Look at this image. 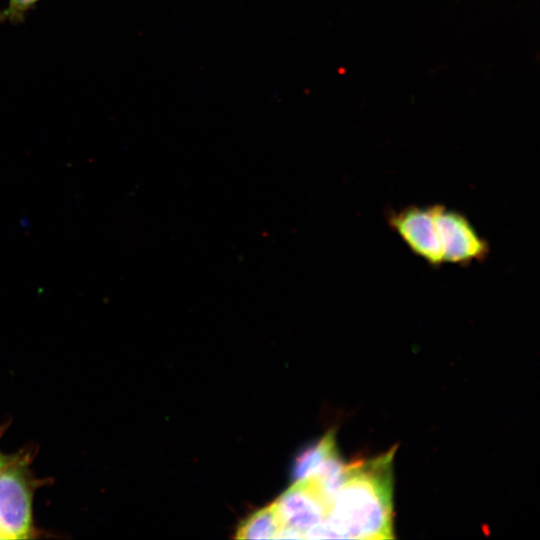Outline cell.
<instances>
[{
  "label": "cell",
  "instance_id": "1",
  "mask_svg": "<svg viewBox=\"0 0 540 540\" xmlns=\"http://www.w3.org/2000/svg\"><path fill=\"white\" fill-rule=\"evenodd\" d=\"M397 447L346 465L325 524L332 539L394 538L393 460Z\"/></svg>",
  "mask_w": 540,
  "mask_h": 540
},
{
  "label": "cell",
  "instance_id": "2",
  "mask_svg": "<svg viewBox=\"0 0 540 540\" xmlns=\"http://www.w3.org/2000/svg\"><path fill=\"white\" fill-rule=\"evenodd\" d=\"M433 206L444 262L467 267L486 260L490 245L468 217L443 204Z\"/></svg>",
  "mask_w": 540,
  "mask_h": 540
},
{
  "label": "cell",
  "instance_id": "3",
  "mask_svg": "<svg viewBox=\"0 0 540 540\" xmlns=\"http://www.w3.org/2000/svg\"><path fill=\"white\" fill-rule=\"evenodd\" d=\"M387 222L409 250L429 266L439 268L445 264L433 204L391 211Z\"/></svg>",
  "mask_w": 540,
  "mask_h": 540
},
{
  "label": "cell",
  "instance_id": "4",
  "mask_svg": "<svg viewBox=\"0 0 540 540\" xmlns=\"http://www.w3.org/2000/svg\"><path fill=\"white\" fill-rule=\"evenodd\" d=\"M32 527V497L26 476L9 462L0 468V539H25Z\"/></svg>",
  "mask_w": 540,
  "mask_h": 540
},
{
  "label": "cell",
  "instance_id": "5",
  "mask_svg": "<svg viewBox=\"0 0 540 540\" xmlns=\"http://www.w3.org/2000/svg\"><path fill=\"white\" fill-rule=\"evenodd\" d=\"M274 504L284 526L297 529L304 535L324 521L329 511V505L308 479L293 482Z\"/></svg>",
  "mask_w": 540,
  "mask_h": 540
},
{
  "label": "cell",
  "instance_id": "6",
  "mask_svg": "<svg viewBox=\"0 0 540 540\" xmlns=\"http://www.w3.org/2000/svg\"><path fill=\"white\" fill-rule=\"evenodd\" d=\"M337 450L335 430L330 429L321 439L303 449L295 458L291 477L293 482L310 477Z\"/></svg>",
  "mask_w": 540,
  "mask_h": 540
},
{
  "label": "cell",
  "instance_id": "7",
  "mask_svg": "<svg viewBox=\"0 0 540 540\" xmlns=\"http://www.w3.org/2000/svg\"><path fill=\"white\" fill-rule=\"evenodd\" d=\"M284 526L273 503L256 510L244 519L236 530L237 539H275Z\"/></svg>",
  "mask_w": 540,
  "mask_h": 540
},
{
  "label": "cell",
  "instance_id": "8",
  "mask_svg": "<svg viewBox=\"0 0 540 540\" xmlns=\"http://www.w3.org/2000/svg\"><path fill=\"white\" fill-rule=\"evenodd\" d=\"M40 0H8L7 7L0 12V21L18 23L22 21Z\"/></svg>",
  "mask_w": 540,
  "mask_h": 540
},
{
  "label": "cell",
  "instance_id": "9",
  "mask_svg": "<svg viewBox=\"0 0 540 540\" xmlns=\"http://www.w3.org/2000/svg\"><path fill=\"white\" fill-rule=\"evenodd\" d=\"M4 462H5L4 455H2V454L0 453V468L3 466Z\"/></svg>",
  "mask_w": 540,
  "mask_h": 540
}]
</instances>
